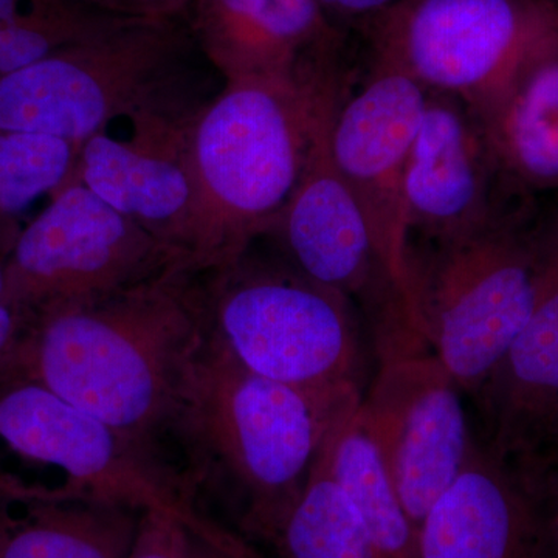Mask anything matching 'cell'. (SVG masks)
<instances>
[{"label":"cell","instance_id":"6da1fadb","mask_svg":"<svg viewBox=\"0 0 558 558\" xmlns=\"http://www.w3.org/2000/svg\"><path fill=\"white\" fill-rule=\"evenodd\" d=\"M207 340L204 275L180 266L108 299L36 317L11 374L100 418L185 495L182 428Z\"/></svg>","mask_w":558,"mask_h":558},{"label":"cell","instance_id":"7a4b0ae2","mask_svg":"<svg viewBox=\"0 0 558 558\" xmlns=\"http://www.w3.org/2000/svg\"><path fill=\"white\" fill-rule=\"evenodd\" d=\"M362 398L264 379L208 333L182 428L191 495L218 480L240 501L244 535L264 542L306 486L330 429Z\"/></svg>","mask_w":558,"mask_h":558},{"label":"cell","instance_id":"3957f363","mask_svg":"<svg viewBox=\"0 0 558 558\" xmlns=\"http://www.w3.org/2000/svg\"><path fill=\"white\" fill-rule=\"evenodd\" d=\"M344 90L341 69L306 83L223 81L191 126L197 269L236 258L269 234L299 183L319 117Z\"/></svg>","mask_w":558,"mask_h":558},{"label":"cell","instance_id":"277c9868","mask_svg":"<svg viewBox=\"0 0 558 558\" xmlns=\"http://www.w3.org/2000/svg\"><path fill=\"white\" fill-rule=\"evenodd\" d=\"M209 65L186 21L121 22L0 78V131L86 142L142 112L197 110Z\"/></svg>","mask_w":558,"mask_h":558},{"label":"cell","instance_id":"5b68a950","mask_svg":"<svg viewBox=\"0 0 558 558\" xmlns=\"http://www.w3.org/2000/svg\"><path fill=\"white\" fill-rule=\"evenodd\" d=\"M204 275L208 333L264 379L307 391L362 392L354 303L256 242Z\"/></svg>","mask_w":558,"mask_h":558},{"label":"cell","instance_id":"8992f818","mask_svg":"<svg viewBox=\"0 0 558 558\" xmlns=\"http://www.w3.org/2000/svg\"><path fill=\"white\" fill-rule=\"evenodd\" d=\"M407 306L465 395L492 376L534 310L538 263L497 218L438 244H410Z\"/></svg>","mask_w":558,"mask_h":558},{"label":"cell","instance_id":"52a82bcc","mask_svg":"<svg viewBox=\"0 0 558 558\" xmlns=\"http://www.w3.org/2000/svg\"><path fill=\"white\" fill-rule=\"evenodd\" d=\"M193 260L72 180L3 258L5 299L35 319L117 295Z\"/></svg>","mask_w":558,"mask_h":558},{"label":"cell","instance_id":"ba28073f","mask_svg":"<svg viewBox=\"0 0 558 558\" xmlns=\"http://www.w3.org/2000/svg\"><path fill=\"white\" fill-rule=\"evenodd\" d=\"M380 368L359 405L396 494L418 532L475 446L462 389L416 330L381 333Z\"/></svg>","mask_w":558,"mask_h":558},{"label":"cell","instance_id":"9c48e42d","mask_svg":"<svg viewBox=\"0 0 558 558\" xmlns=\"http://www.w3.org/2000/svg\"><path fill=\"white\" fill-rule=\"evenodd\" d=\"M360 24L371 60L470 109L494 95L548 39V22L520 0H395Z\"/></svg>","mask_w":558,"mask_h":558},{"label":"cell","instance_id":"30bf717a","mask_svg":"<svg viewBox=\"0 0 558 558\" xmlns=\"http://www.w3.org/2000/svg\"><path fill=\"white\" fill-rule=\"evenodd\" d=\"M428 90L402 70L371 60L362 87L344 94L330 124V153L357 201L381 264L407 301L405 171Z\"/></svg>","mask_w":558,"mask_h":558},{"label":"cell","instance_id":"8fae6325","mask_svg":"<svg viewBox=\"0 0 558 558\" xmlns=\"http://www.w3.org/2000/svg\"><path fill=\"white\" fill-rule=\"evenodd\" d=\"M201 109L135 113L121 119L123 132L109 124L81 143L73 175L157 240L185 253L193 264L201 207L190 135Z\"/></svg>","mask_w":558,"mask_h":558},{"label":"cell","instance_id":"7c38bea8","mask_svg":"<svg viewBox=\"0 0 558 558\" xmlns=\"http://www.w3.org/2000/svg\"><path fill=\"white\" fill-rule=\"evenodd\" d=\"M0 440L21 457L60 470L68 490L140 509L186 501L105 422L28 377L0 379Z\"/></svg>","mask_w":558,"mask_h":558},{"label":"cell","instance_id":"4fadbf2b","mask_svg":"<svg viewBox=\"0 0 558 558\" xmlns=\"http://www.w3.org/2000/svg\"><path fill=\"white\" fill-rule=\"evenodd\" d=\"M329 102L312 137L306 165L267 240L300 274L336 290L371 314L400 295L389 279L368 222L330 153V124L341 98Z\"/></svg>","mask_w":558,"mask_h":558},{"label":"cell","instance_id":"5bb4252c","mask_svg":"<svg viewBox=\"0 0 558 558\" xmlns=\"http://www.w3.org/2000/svg\"><path fill=\"white\" fill-rule=\"evenodd\" d=\"M185 21L222 81L306 83L340 68L343 36L317 0H193Z\"/></svg>","mask_w":558,"mask_h":558},{"label":"cell","instance_id":"9a60e30c","mask_svg":"<svg viewBox=\"0 0 558 558\" xmlns=\"http://www.w3.org/2000/svg\"><path fill=\"white\" fill-rule=\"evenodd\" d=\"M473 399L483 446L523 472L542 469L558 435V248L538 263L531 317Z\"/></svg>","mask_w":558,"mask_h":558},{"label":"cell","instance_id":"2e32d148","mask_svg":"<svg viewBox=\"0 0 558 558\" xmlns=\"http://www.w3.org/2000/svg\"><path fill=\"white\" fill-rule=\"evenodd\" d=\"M497 159L473 110L451 95L428 92L405 171L409 244H438L497 218L490 172Z\"/></svg>","mask_w":558,"mask_h":558},{"label":"cell","instance_id":"e0dca14e","mask_svg":"<svg viewBox=\"0 0 558 558\" xmlns=\"http://www.w3.org/2000/svg\"><path fill=\"white\" fill-rule=\"evenodd\" d=\"M418 558H550L537 486L475 440L417 532Z\"/></svg>","mask_w":558,"mask_h":558},{"label":"cell","instance_id":"ac0fdd59","mask_svg":"<svg viewBox=\"0 0 558 558\" xmlns=\"http://www.w3.org/2000/svg\"><path fill=\"white\" fill-rule=\"evenodd\" d=\"M145 509L44 487L0 501V558H130Z\"/></svg>","mask_w":558,"mask_h":558},{"label":"cell","instance_id":"d6986e66","mask_svg":"<svg viewBox=\"0 0 558 558\" xmlns=\"http://www.w3.org/2000/svg\"><path fill=\"white\" fill-rule=\"evenodd\" d=\"M549 40L494 95L472 109L495 159L539 182L558 180V57Z\"/></svg>","mask_w":558,"mask_h":558},{"label":"cell","instance_id":"ffe728a7","mask_svg":"<svg viewBox=\"0 0 558 558\" xmlns=\"http://www.w3.org/2000/svg\"><path fill=\"white\" fill-rule=\"evenodd\" d=\"M319 454L357 508L377 558H418L416 527L392 487L359 407L330 429Z\"/></svg>","mask_w":558,"mask_h":558},{"label":"cell","instance_id":"44dd1931","mask_svg":"<svg viewBox=\"0 0 558 558\" xmlns=\"http://www.w3.org/2000/svg\"><path fill=\"white\" fill-rule=\"evenodd\" d=\"M264 543L278 558H377L357 508L319 453L306 486Z\"/></svg>","mask_w":558,"mask_h":558},{"label":"cell","instance_id":"7402d4cb","mask_svg":"<svg viewBox=\"0 0 558 558\" xmlns=\"http://www.w3.org/2000/svg\"><path fill=\"white\" fill-rule=\"evenodd\" d=\"M78 156L80 145L68 140L0 131V258L24 229L25 213L72 182Z\"/></svg>","mask_w":558,"mask_h":558},{"label":"cell","instance_id":"603a6c76","mask_svg":"<svg viewBox=\"0 0 558 558\" xmlns=\"http://www.w3.org/2000/svg\"><path fill=\"white\" fill-rule=\"evenodd\" d=\"M124 21L83 0H0V78Z\"/></svg>","mask_w":558,"mask_h":558},{"label":"cell","instance_id":"cb8c5ba5","mask_svg":"<svg viewBox=\"0 0 558 558\" xmlns=\"http://www.w3.org/2000/svg\"><path fill=\"white\" fill-rule=\"evenodd\" d=\"M180 519L185 529V558H266L247 535L209 519L194 501L180 506Z\"/></svg>","mask_w":558,"mask_h":558},{"label":"cell","instance_id":"d4e9b609","mask_svg":"<svg viewBox=\"0 0 558 558\" xmlns=\"http://www.w3.org/2000/svg\"><path fill=\"white\" fill-rule=\"evenodd\" d=\"M182 505L143 510L130 558H185V529L180 519Z\"/></svg>","mask_w":558,"mask_h":558},{"label":"cell","instance_id":"484cf974","mask_svg":"<svg viewBox=\"0 0 558 558\" xmlns=\"http://www.w3.org/2000/svg\"><path fill=\"white\" fill-rule=\"evenodd\" d=\"M31 326V317L5 299V271L0 258V379L13 373Z\"/></svg>","mask_w":558,"mask_h":558},{"label":"cell","instance_id":"4316f807","mask_svg":"<svg viewBox=\"0 0 558 558\" xmlns=\"http://www.w3.org/2000/svg\"><path fill=\"white\" fill-rule=\"evenodd\" d=\"M113 16L142 21H185L193 0H83Z\"/></svg>","mask_w":558,"mask_h":558},{"label":"cell","instance_id":"83f0119b","mask_svg":"<svg viewBox=\"0 0 558 558\" xmlns=\"http://www.w3.org/2000/svg\"><path fill=\"white\" fill-rule=\"evenodd\" d=\"M532 478L542 499L549 557L558 558V469L545 470Z\"/></svg>","mask_w":558,"mask_h":558},{"label":"cell","instance_id":"f1b7e54d","mask_svg":"<svg viewBox=\"0 0 558 558\" xmlns=\"http://www.w3.org/2000/svg\"><path fill=\"white\" fill-rule=\"evenodd\" d=\"M330 20H354L363 22L391 5L395 0H317Z\"/></svg>","mask_w":558,"mask_h":558},{"label":"cell","instance_id":"f546056e","mask_svg":"<svg viewBox=\"0 0 558 558\" xmlns=\"http://www.w3.org/2000/svg\"><path fill=\"white\" fill-rule=\"evenodd\" d=\"M35 484L25 483L17 476L0 473V501L10 498L28 497L35 492Z\"/></svg>","mask_w":558,"mask_h":558},{"label":"cell","instance_id":"4dcf8cb0","mask_svg":"<svg viewBox=\"0 0 558 558\" xmlns=\"http://www.w3.org/2000/svg\"><path fill=\"white\" fill-rule=\"evenodd\" d=\"M558 469V435L556 440H554L553 449H550L548 458H546V461L543 462L542 469L538 470L539 472H545V470H557Z\"/></svg>","mask_w":558,"mask_h":558}]
</instances>
